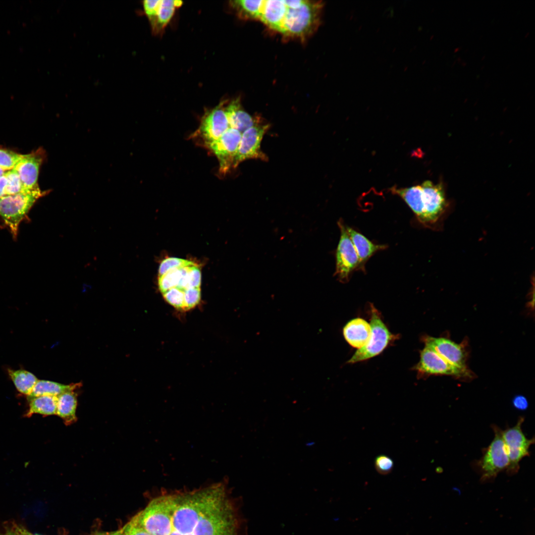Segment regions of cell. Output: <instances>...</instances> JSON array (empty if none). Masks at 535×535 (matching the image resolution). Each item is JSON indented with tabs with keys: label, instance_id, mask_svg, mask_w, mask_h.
I'll use <instances>...</instances> for the list:
<instances>
[{
	"label": "cell",
	"instance_id": "6da1fadb",
	"mask_svg": "<svg viewBox=\"0 0 535 535\" xmlns=\"http://www.w3.org/2000/svg\"><path fill=\"white\" fill-rule=\"evenodd\" d=\"M225 488L220 486L188 535H240L239 517Z\"/></svg>",
	"mask_w": 535,
	"mask_h": 535
},
{
	"label": "cell",
	"instance_id": "7a4b0ae2",
	"mask_svg": "<svg viewBox=\"0 0 535 535\" xmlns=\"http://www.w3.org/2000/svg\"><path fill=\"white\" fill-rule=\"evenodd\" d=\"M400 197L406 202L418 220L426 226L436 223L444 213L446 200L441 184H434L429 180L421 185L404 188Z\"/></svg>",
	"mask_w": 535,
	"mask_h": 535
},
{
	"label": "cell",
	"instance_id": "3957f363",
	"mask_svg": "<svg viewBox=\"0 0 535 535\" xmlns=\"http://www.w3.org/2000/svg\"><path fill=\"white\" fill-rule=\"evenodd\" d=\"M286 11L280 33L304 39L316 30L322 4L313 0H284Z\"/></svg>",
	"mask_w": 535,
	"mask_h": 535
},
{
	"label": "cell",
	"instance_id": "277c9868",
	"mask_svg": "<svg viewBox=\"0 0 535 535\" xmlns=\"http://www.w3.org/2000/svg\"><path fill=\"white\" fill-rule=\"evenodd\" d=\"M172 513V494L162 495L152 499L132 520L151 535H169Z\"/></svg>",
	"mask_w": 535,
	"mask_h": 535
},
{
	"label": "cell",
	"instance_id": "5b68a950",
	"mask_svg": "<svg viewBox=\"0 0 535 535\" xmlns=\"http://www.w3.org/2000/svg\"><path fill=\"white\" fill-rule=\"evenodd\" d=\"M48 193L39 187L0 198V217L7 227L13 238H17L19 227L30 210L40 198Z\"/></svg>",
	"mask_w": 535,
	"mask_h": 535
},
{
	"label": "cell",
	"instance_id": "8992f818",
	"mask_svg": "<svg viewBox=\"0 0 535 535\" xmlns=\"http://www.w3.org/2000/svg\"><path fill=\"white\" fill-rule=\"evenodd\" d=\"M492 428L494 438L477 464L481 474L480 481L483 483L494 480L500 472L506 470L509 465L502 430L494 425H492Z\"/></svg>",
	"mask_w": 535,
	"mask_h": 535
},
{
	"label": "cell",
	"instance_id": "52a82bcc",
	"mask_svg": "<svg viewBox=\"0 0 535 535\" xmlns=\"http://www.w3.org/2000/svg\"><path fill=\"white\" fill-rule=\"evenodd\" d=\"M371 313L370 338L364 346L357 350L348 361V363L365 361L378 355L393 337L381 320L379 313L373 305H371Z\"/></svg>",
	"mask_w": 535,
	"mask_h": 535
},
{
	"label": "cell",
	"instance_id": "ba28073f",
	"mask_svg": "<svg viewBox=\"0 0 535 535\" xmlns=\"http://www.w3.org/2000/svg\"><path fill=\"white\" fill-rule=\"evenodd\" d=\"M524 418L520 417L516 425L502 430L509 460L506 470L509 476L516 474L519 470V463L524 457L529 456V448L535 443V438H528L522 429Z\"/></svg>",
	"mask_w": 535,
	"mask_h": 535
},
{
	"label": "cell",
	"instance_id": "9c48e42d",
	"mask_svg": "<svg viewBox=\"0 0 535 535\" xmlns=\"http://www.w3.org/2000/svg\"><path fill=\"white\" fill-rule=\"evenodd\" d=\"M415 370L421 376L444 375L460 379H471L473 373L469 369L456 367L430 349L425 347L420 352V359Z\"/></svg>",
	"mask_w": 535,
	"mask_h": 535
},
{
	"label": "cell",
	"instance_id": "30bf717a",
	"mask_svg": "<svg viewBox=\"0 0 535 535\" xmlns=\"http://www.w3.org/2000/svg\"><path fill=\"white\" fill-rule=\"evenodd\" d=\"M269 127L268 123L256 119L254 124L242 133L239 147L234 157L232 167L248 159L267 161L268 158L261 149L262 139Z\"/></svg>",
	"mask_w": 535,
	"mask_h": 535
},
{
	"label": "cell",
	"instance_id": "8fae6325",
	"mask_svg": "<svg viewBox=\"0 0 535 535\" xmlns=\"http://www.w3.org/2000/svg\"><path fill=\"white\" fill-rule=\"evenodd\" d=\"M226 102L221 101L214 107L206 111L193 135L200 138L205 146L219 138L229 128L225 110Z\"/></svg>",
	"mask_w": 535,
	"mask_h": 535
},
{
	"label": "cell",
	"instance_id": "7c38bea8",
	"mask_svg": "<svg viewBox=\"0 0 535 535\" xmlns=\"http://www.w3.org/2000/svg\"><path fill=\"white\" fill-rule=\"evenodd\" d=\"M337 223L340 230V237L336 252L335 274L340 281L345 282L348 280L351 272L359 267V261L346 226L341 219Z\"/></svg>",
	"mask_w": 535,
	"mask_h": 535
},
{
	"label": "cell",
	"instance_id": "4fadbf2b",
	"mask_svg": "<svg viewBox=\"0 0 535 535\" xmlns=\"http://www.w3.org/2000/svg\"><path fill=\"white\" fill-rule=\"evenodd\" d=\"M241 137L242 133L229 127L219 138L205 146L217 158L219 171L222 174H225L232 167Z\"/></svg>",
	"mask_w": 535,
	"mask_h": 535
},
{
	"label": "cell",
	"instance_id": "5bb4252c",
	"mask_svg": "<svg viewBox=\"0 0 535 535\" xmlns=\"http://www.w3.org/2000/svg\"><path fill=\"white\" fill-rule=\"evenodd\" d=\"M425 347L433 351L451 364L462 369L467 366L468 351L465 341L458 344L444 337L428 335L422 338Z\"/></svg>",
	"mask_w": 535,
	"mask_h": 535
},
{
	"label": "cell",
	"instance_id": "9a60e30c",
	"mask_svg": "<svg viewBox=\"0 0 535 535\" xmlns=\"http://www.w3.org/2000/svg\"><path fill=\"white\" fill-rule=\"evenodd\" d=\"M44 155V151L41 149L31 154L23 155L13 169L18 173L26 189L32 190L39 187L37 181Z\"/></svg>",
	"mask_w": 535,
	"mask_h": 535
},
{
	"label": "cell",
	"instance_id": "2e32d148",
	"mask_svg": "<svg viewBox=\"0 0 535 535\" xmlns=\"http://www.w3.org/2000/svg\"><path fill=\"white\" fill-rule=\"evenodd\" d=\"M371 333L370 324L361 318H356L349 321L344 327L343 333L346 341L358 349L368 342Z\"/></svg>",
	"mask_w": 535,
	"mask_h": 535
},
{
	"label": "cell",
	"instance_id": "e0dca14e",
	"mask_svg": "<svg viewBox=\"0 0 535 535\" xmlns=\"http://www.w3.org/2000/svg\"><path fill=\"white\" fill-rule=\"evenodd\" d=\"M286 11L284 0H264L260 20L269 28L280 33Z\"/></svg>",
	"mask_w": 535,
	"mask_h": 535
},
{
	"label": "cell",
	"instance_id": "ac0fdd59",
	"mask_svg": "<svg viewBox=\"0 0 535 535\" xmlns=\"http://www.w3.org/2000/svg\"><path fill=\"white\" fill-rule=\"evenodd\" d=\"M225 110L229 127L237 129L242 133L253 126L256 122V119L243 108L239 98L234 99L229 103L226 101Z\"/></svg>",
	"mask_w": 535,
	"mask_h": 535
},
{
	"label": "cell",
	"instance_id": "d6986e66",
	"mask_svg": "<svg viewBox=\"0 0 535 535\" xmlns=\"http://www.w3.org/2000/svg\"><path fill=\"white\" fill-rule=\"evenodd\" d=\"M346 228L357 253L360 267L361 266H363L375 252L386 248V246L384 245L374 244L362 234L351 227L346 226Z\"/></svg>",
	"mask_w": 535,
	"mask_h": 535
},
{
	"label": "cell",
	"instance_id": "ffe728a7",
	"mask_svg": "<svg viewBox=\"0 0 535 535\" xmlns=\"http://www.w3.org/2000/svg\"><path fill=\"white\" fill-rule=\"evenodd\" d=\"M181 0H160L157 16L151 24L155 35H161L174 15L176 8L182 5Z\"/></svg>",
	"mask_w": 535,
	"mask_h": 535
},
{
	"label": "cell",
	"instance_id": "44dd1931",
	"mask_svg": "<svg viewBox=\"0 0 535 535\" xmlns=\"http://www.w3.org/2000/svg\"><path fill=\"white\" fill-rule=\"evenodd\" d=\"M77 394L74 390L65 392L57 396L56 414L66 425L74 423L77 420Z\"/></svg>",
	"mask_w": 535,
	"mask_h": 535
},
{
	"label": "cell",
	"instance_id": "7402d4cb",
	"mask_svg": "<svg viewBox=\"0 0 535 535\" xmlns=\"http://www.w3.org/2000/svg\"><path fill=\"white\" fill-rule=\"evenodd\" d=\"M264 0H236L229 2L230 7L242 19H259Z\"/></svg>",
	"mask_w": 535,
	"mask_h": 535
},
{
	"label": "cell",
	"instance_id": "603a6c76",
	"mask_svg": "<svg viewBox=\"0 0 535 535\" xmlns=\"http://www.w3.org/2000/svg\"><path fill=\"white\" fill-rule=\"evenodd\" d=\"M80 385L79 383L66 385L50 380H38L28 398L42 395L57 396L65 392L74 390Z\"/></svg>",
	"mask_w": 535,
	"mask_h": 535
},
{
	"label": "cell",
	"instance_id": "cb8c5ba5",
	"mask_svg": "<svg viewBox=\"0 0 535 535\" xmlns=\"http://www.w3.org/2000/svg\"><path fill=\"white\" fill-rule=\"evenodd\" d=\"M29 400L27 417H30L34 414L44 416L56 414L57 396L42 395L30 398Z\"/></svg>",
	"mask_w": 535,
	"mask_h": 535
},
{
	"label": "cell",
	"instance_id": "d4e9b609",
	"mask_svg": "<svg viewBox=\"0 0 535 535\" xmlns=\"http://www.w3.org/2000/svg\"><path fill=\"white\" fill-rule=\"evenodd\" d=\"M8 374L18 391L28 395L38 380L32 373L24 370H8Z\"/></svg>",
	"mask_w": 535,
	"mask_h": 535
},
{
	"label": "cell",
	"instance_id": "484cf974",
	"mask_svg": "<svg viewBox=\"0 0 535 535\" xmlns=\"http://www.w3.org/2000/svg\"><path fill=\"white\" fill-rule=\"evenodd\" d=\"M201 271L196 265L186 267L177 288L183 290L193 288H200Z\"/></svg>",
	"mask_w": 535,
	"mask_h": 535
},
{
	"label": "cell",
	"instance_id": "4316f807",
	"mask_svg": "<svg viewBox=\"0 0 535 535\" xmlns=\"http://www.w3.org/2000/svg\"><path fill=\"white\" fill-rule=\"evenodd\" d=\"M186 267L171 270L159 276V288L161 293L178 286Z\"/></svg>",
	"mask_w": 535,
	"mask_h": 535
},
{
	"label": "cell",
	"instance_id": "83f0119b",
	"mask_svg": "<svg viewBox=\"0 0 535 535\" xmlns=\"http://www.w3.org/2000/svg\"><path fill=\"white\" fill-rule=\"evenodd\" d=\"M4 175L6 178V196L30 190L25 188L19 176L14 169L6 171Z\"/></svg>",
	"mask_w": 535,
	"mask_h": 535
},
{
	"label": "cell",
	"instance_id": "f1b7e54d",
	"mask_svg": "<svg viewBox=\"0 0 535 535\" xmlns=\"http://www.w3.org/2000/svg\"><path fill=\"white\" fill-rule=\"evenodd\" d=\"M196 265L192 261L175 257H168L163 259L159 268V276L176 268Z\"/></svg>",
	"mask_w": 535,
	"mask_h": 535
},
{
	"label": "cell",
	"instance_id": "f546056e",
	"mask_svg": "<svg viewBox=\"0 0 535 535\" xmlns=\"http://www.w3.org/2000/svg\"><path fill=\"white\" fill-rule=\"evenodd\" d=\"M164 299L175 308L185 310L184 291L177 287L171 288L162 293Z\"/></svg>",
	"mask_w": 535,
	"mask_h": 535
},
{
	"label": "cell",
	"instance_id": "4dcf8cb0",
	"mask_svg": "<svg viewBox=\"0 0 535 535\" xmlns=\"http://www.w3.org/2000/svg\"><path fill=\"white\" fill-rule=\"evenodd\" d=\"M22 156L14 152L0 149V167L5 171L12 170Z\"/></svg>",
	"mask_w": 535,
	"mask_h": 535
},
{
	"label": "cell",
	"instance_id": "1f68e13d",
	"mask_svg": "<svg viewBox=\"0 0 535 535\" xmlns=\"http://www.w3.org/2000/svg\"><path fill=\"white\" fill-rule=\"evenodd\" d=\"M200 288H193L184 291L185 310L193 309L197 306L201 299Z\"/></svg>",
	"mask_w": 535,
	"mask_h": 535
},
{
	"label": "cell",
	"instance_id": "d6a6232c",
	"mask_svg": "<svg viewBox=\"0 0 535 535\" xmlns=\"http://www.w3.org/2000/svg\"><path fill=\"white\" fill-rule=\"evenodd\" d=\"M393 461L388 456L380 455L377 456L374 461L376 470L379 474L386 475L390 473L393 467Z\"/></svg>",
	"mask_w": 535,
	"mask_h": 535
},
{
	"label": "cell",
	"instance_id": "836d02e7",
	"mask_svg": "<svg viewBox=\"0 0 535 535\" xmlns=\"http://www.w3.org/2000/svg\"><path fill=\"white\" fill-rule=\"evenodd\" d=\"M0 535H34L24 527L15 523L4 524Z\"/></svg>",
	"mask_w": 535,
	"mask_h": 535
},
{
	"label": "cell",
	"instance_id": "e575fe53",
	"mask_svg": "<svg viewBox=\"0 0 535 535\" xmlns=\"http://www.w3.org/2000/svg\"><path fill=\"white\" fill-rule=\"evenodd\" d=\"M160 3V0H146L143 2L144 11L151 24L157 16Z\"/></svg>",
	"mask_w": 535,
	"mask_h": 535
},
{
	"label": "cell",
	"instance_id": "d590c367",
	"mask_svg": "<svg viewBox=\"0 0 535 535\" xmlns=\"http://www.w3.org/2000/svg\"><path fill=\"white\" fill-rule=\"evenodd\" d=\"M123 535H151L132 519L122 528Z\"/></svg>",
	"mask_w": 535,
	"mask_h": 535
},
{
	"label": "cell",
	"instance_id": "8d00e7d4",
	"mask_svg": "<svg viewBox=\"0 0 535 535\" xmlns=\"http://www.w3.org/2000/svg\"><path fill=\"white\" fill-rule=\"evenodd\" d=\"M512 403L515 409L520 411H525L529 407L527 398L522 395L515 396L512 399Z\"/></svg>",
	"mask_w": 535,
	"mask_h": 535
},
{
	"label": "cell",
	"instance_id": "74e56055",
	"mask_svg": "<svg viewBox=\"0 0 535 535\" xmlns=\"http://www.w3.org/2000/svg\"><path fill=\"white\" fill-rule=\"evenodd\" d=\"M6 178L4 174L0 177V198L6 196Z\"/></svg>",
	"mask_w": 535,
	"mask_h": 535
},
{
	"label": "cell",
	"instance_id": "f35d334b",
	"mask_svg": "<svg viewBox=\"0 0 535 535\" xmlns=\"http://www.w3.org/2000/svg\"><path fill=\"white\" fill-rule=\"evenodd\" d=\"M123 535V533H122V529H120V530H119L118 531H115V532H110V533H103V534H99L98 535Z\"/></svg>",
	"mask_w": 535,
	"mask_h": 535
},
{
	"label": "cell",
	"instance_id": "ab89813d",
	"mask_svg": "<svg viewBox=\"0 0 535 535\" xmlns=\"http://www.w3.org/2000/svg\"><path fill=\"white\" fill-rule=\"evenodd\" d=\"M5 172V171L0 167V177L4 174Z\"/></svg>",
	"mask_w": 535,
	"mask_h": 535
}]
</instances>
